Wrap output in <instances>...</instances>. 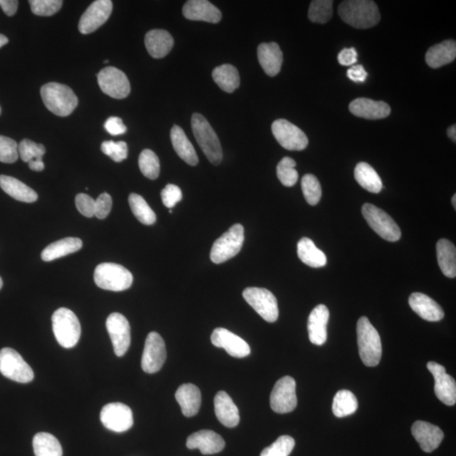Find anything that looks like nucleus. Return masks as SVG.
<instances>
[{
    "mask_svg": "<svg viewBox=\"0 0 456 456\" xmlns=\"http://www.w3.org/2000/svg\"><path fill=\"white\" fill-rule=\"evenodd\" d=\"M257 53L260 64L266 74L272 78L279 74L283 63V53L277 43H261Z\"/></svg>",
    "mask_w": 456,
    "mask_h": 456,
    "instance_id": "nucleus-27",
    "label": "nucleus"
},
{
    "mask_svg": "<svg viewBox=\"0 0 456 456\" xmlns=\"http://www.w3.org/2000/svg\"><path fill=\"white\" fill-rule=\"evenodd\" d=\"M97 81L103 93L112 98L124 99L130 93L127 76L115 67L108 66L99 72Z\"/></svg>",
    "mask_w": 456,
    "mask_h": 456,
    "instance_id": "nucleus-13",
    "label": "nucleus"
},
{
    "mask_svg": "<svg viewBox=\"0 0 456 456\" xmlns=\"http://www.w3.org/2000/svg\"><path fill=\"white\" fill-rule=\"evenodd\" d=\"M18 152L21 160L27 162L33 160H43L46 149L42 144H37L30 139H25L18 144Z\"/></svg>",
    "mask_w": 456,
    "mask_h": 456,
    "instance_id": "nucleus-45",
    "label": "nucleus"
},
{
    "mask_svg": "<svg viewBox=\"0 0 456 456\" xmlns=\"http://www.w3.org/2000/svg\"><path fill=\"white\" fill-rule=\"evenodd\" d=\"M189 449H198L203 455H213L225 448V441L218 433L211 430H201L193 433L187 440Z\"/></svg>",
    "mask_w": 456,
    "mask_h": 456,
    "instance_id": "nucleus-23",
    "label": "nucleus"
},
{
    "mask_svg": "<svg viewBox=\"0 0 456 456\" xmlns=\"http://www.w3.org/2000/svg\"><path fill=\"white\" fill-rule=\"evenodd\" d=\"M277 142L288 151H302L308 147L309 139L304 131L286 120H277L272 126Z\"/></svg>",
    "mask_w": 456,
    "mask_h": 456,
    "instance_id": "nucleus-12",
    "label": "nucleus"
},
{
    "mask_svg": "<svg viewBox=\"0 0 456 456\" xmlns=\"http://www.w3.org/2000/svg\"><path fill=\"white\" fill-rule=\"evenodd\" d=\"M347 78L354 83H364L367 79L368 73L363 65H354L347 70Z\"/></svg>",
    "mask_w": 456,
    "mask_h": 456,
    "instance_id": "nucleus-55",
    "label": "nucleus"
},
{
    "mask_svg": "<svg viewBox=\"0 0 456 456\" xmlns=\"http://www.w3.org/2000/svg\"><path fill=\"white\" fill-rule=\"evenodd\" d=\"M456 57V43L455 40H446L428 49L425 60L428 66L437 69L453 62Z\"/></svg>",
    "mask_w": 456,
    "mask_h": 456,
    "instance_id": "nucleus-30",
    "label": "nucleus"
},
{
    "mask_svg": "<svg viewBox=\"0 0 456 456\" xmlns=\"http://www.w3.org/2000/svg\"><path fill=\"white\" fill-rule=\"evenodd\" d=\"M112 2L110 0H97L85 11L79 22V31L83 34L94 33L110 17Z\"/></svg>",
    "mask_w": 456,
    "mask_h": 456,
    "instance_id": "nucleus-17",
    "label": "nucleus"
},
{
    "mask_svg": "<svg viewBox=\"0 0 456 456\" xmlns=\"http://www.w3.org/2000/svg\"><path fill=\"white\" fill-rule=\"evenodd\" d=\"M76 208L87 218L95 216V200L87 193H78L75 197Z\"/></svg>",
    "mask_w": 456,
    "mask_h": 456,
    "instance_id": "nucleus-52",
    "label": "nucleus"
},
{
    "mask_svg": "<svg viewBox=\"0 0 456 456\" xmlns=\"http://www.w3.org/2000/svg\"><path fill=\"white\" fill-rule=\"evenodd\" d=\"M8 42H9V40L6 37V36L0 34V48H2L3 46H4V45L7 44Z\"/></svg>",
    "mask_w": 456,
    "mask_h": 456,
    "instance_id": "nucleus-59",
    "label": "nucleus"
},
{
    "mask_svg": "<svg viewBox=\"0 0 456 456\" xmlns=\"http://www.w3.org/2000/svg\"><path fill=\"white\" fill-rule=\"evenodd\" d=\"M211 340L212 344L225 349L233 358H245L251 352L250 346L245 340L225 328L215 329Z\"/></svg>",
    "mask_w": 456,
    "mask_h": 456,
    "instance_id": "nucleus-19",
    "label": "nucleus"
},
{
    "mask_svg": "<svg viewBox=\"0 0 456 456\" xmlns=\"http://www.w3.org/2000/svg\"><path fill=\"white\" fill-rule=\"evenodd\" d=\"M183 15L191 21H201L218 23L222 20V12L207 0H189L183 7Z\"/></svg>",
    "mask_w": 456,
    "mask_h": 456,
    "instance_id": "nucleus-21",
    "label": "nucleus"
},
{
    "mask_svg": "<svg viewBox=\"0 0 456 456\" xmlns=\"http://www.w3.org/2000/svg\"><path fill=\"white\" fill-rule=\"evenodd\" d=\"M144 44L150 55L161 58L168 55L174 45L171 35L165 30H152L144 38Z\"/></svg>",
    "mask_w": 456,
    "mask_h": 456,
    "instance_id": "nucleus-29",
    "label": "nucleus"
},
{
    "mask_svg": "<svg viewBox=\"0 0 456 456\" xmlns=\"http://www.w3.org/2000/svg\"><path fill=\"white\" fill-rule=\"evenodd\" d=\"M191 126L193 135L206 157L212 164H220L223 160V149L218 134L212 129L209 122L202 115L193 114Z\"/></svg>",
    "mask_w": 456,
    "mask_h": 456,
    "instance_id": "nucleus-4",
    "label": "nucleus"
},
{
    "mask_svg": "<svg viewBox=\"0 0 456 456\" xmlns=\"http://www.w3.org/2000/svg\"><path fill=\"white\" fill-rule=\"evenodd\" d=\"M112 197L107 193H103L95 201V216L98 219H105L112 210Z\"/></svg>",
    "mask_w": 456,
    "mask_h": 456,
    "instance_id": "nucleus-51",
    "label": "nucleus"
},
{
    "mask_svg": "<svg viewBox=\"0 0 456 456\" xmlns=\"http://www.w3.org/2000/svg\"><path fill=\"white\" fill-rule=\"evenodd\" d=\"M412 433L424 452L431 453L444 440V433L430 423L418 421L412 427Z\"/></svg>",
    "mask_w": 456,
    "mask_h": 456,
    "instance_id": "nucleus-20",
    "label": "nucleus"
},
{
    "mask_svg": "<svg viewBox=\"0 0 456 456\" xmlns=\"http://www.w3.org/2000/svg\"><path fill=\"white\" fill-rule=\"evenodd\" d=\"M53 331L56 340L65 349H72L78 344L81 327L78 316L69 309L60 308L52 316Z\"/></svg>",
    "mask_w": 456,
    "mask_h": 456,
    "instance_id": "nucleus-5",
    "label": "nucleus"
},
{
    "mask_svg": "<svg viewBox=\"0 0 456 456\" xmlns=\"http://www.w3.org/2000/svg\"><path fill=\"white\" fill-rule=\"evenodd\" d=\"M214 408L216 418L224 426L228 428L238 426L240 421L239 410L227 393L221 391L216 395Z\"/></svg>",
    "mask_w": 456,
    "mask_h": 456,
    "instance_id": "nucleus-26",
    "label": "nucleus"
},
{
    "mask_svg": "<svg viewBox=\"0 0 456 456\" xmlns=\"http://www.w3.org/2000/svg\"><path fill=\"white\" fill-rule=\"evenodd\" d=\"M131 211L139 222L144 225H152L156 223L157 216L144 198L137 193H131L129 197Z\"/></svg>",
    "mask_w": 456,
    "mask_h": 456,
    "instance_id": "nucleus-40",
    "label": "nucleus"
},
{
    "mask_svg": "<svg viewBox=\"0 0 456 456\" xmlns=\"http://www.w3.org/2000/svg\"><path fill=\"white\" fill-rule=\"evenodd\" d=\"M105 127L108 133L112 135L123 134L127 130L120 117H111L106 121Z\"/></svg>",
    "mask_w": 456,
    "mask_h": 456,
    "instance_id": "nucleus-53",
    "label": "nucleus"
},
{
    "mask_svg": "<svg viewBox=\"0 0 456 456\" xmlns=\"http://www.w3.org/2000/svg\"><path fill=\"white\" fill-rule=\"evenodd\" d=\"M81 247H83V241L80 238H65L45 248L41 257L44 261H53L78 252Z\"/></svg>",
    "mask_w": 456,
    "mask_h": 456,
    "instance_id": "nucleus-33",
    "label": "nucleus"
},
{
    "mask_svg": "<svg viewBox=\"0 0 456 456\" xmlns=\"http://www.w3.org/2000/svg\"><path fill=\"white\" fill-rule=\"evenodd\" d=\"M437 258L441 272L449 278L456 277V248L448 239L437 243Z\"/></svg>",
    "mask_w": 456,
    "mask_h": 456,
    "instance_id": "nucleus-34",
    "label": "nucleus"
},
{
    "mask_svg": "<svg viewBox=\"0 0 456 456\" xmlns=\"http://www.w3.org/2000/svg\"><path fill=\"white\" fill-rule=\"evenodd\" d=\"M338 62L343 66H351L358 61V53L354 48H344L338 54Z\"/></svg>",
    "mask_w": 456,
    "mask_h": 456,
    "instance_id": "nucleus-54",
    "label": "nucleus"
},
{
    "mask_svg": "<svg viewBox=\"0 0 456 456\" xmlns=\"http://www.w3.org/2000/svg\"><path fill=\"white\" fill-rule=\"evenodd\" d=\"M100 418L103 426L116 433L128 431L134 424L132 410L127 405L120 403L103 406Z\"/></svg>",
    "mask_w": 456,
    "mask_h": 456,
    "instance_id": "nucleus-14",
    "label": "nucleus"
},
{
    "mask_svg": "<svg viewBox=\"0 0 456 456\" xmlns=\"http://www.w3.org/2000/svg\"><path fill=\"white\" fill-rule=\"evenodd\" d=\"M41 96L48 110L60 117L69 116L78 105V98L71 88L60 83L43 85Z\"/></svg>",
    "mask_w": 456,
    "mask_h": 456,
    "instance_id": "nucleus-3",
    "label": "nucleus"
},
{
    "mask_svg": "<svg viewBox=\"0 0 456 456\" xmlns=\"http://www.w3.org/2000/svg\"><path fill=\"white\" fill-rule=\"evenodd\" d=\"M170 137L173 147L179 157L189 165H197L198 158L196 152L183 129L174 125L171 129Z\"/></svg>",
    "mask_w": 456,
    "mask_h": 456,
    "instance_id": "nucleus-32",
    "label": "nucleus"
},
{
    "mask_svg": "<svg viewBox=\"0 0 456 456\" xmlns=\"http://www.w3.org/2000/svg\"><path fill=\"white\" fill-rule=\"evenodd\" d=\"M356 181L366 191L378 193L381 191L383 183L377 171L366 162H360L354 170Z\"/></svg>",
    "mask_w": 456,
    "mask_h": 456,
    "instance_id": "nucleus-36",
    "label": "nucleus"
},
{
    "mask_svg": "<svg viewBox=\"0 0 456 456\" xmlns=\"http://www.w3.org/2000/svg\"><path fill=\"white\" fill-rule=\"evenodd\" d=\"M212 78L218 87L228 93L233 92L240 85V76L237 68L232 65H223L215 68L212 72Z\"/></svg>",
    "mask_w": 456,
    "mask_h": 456,
    "instance_id": "nucleus-37",
    "label": "nucleus"
},
{
    "mask_svg": "<svg viewBox=\"0 0 456 456\" xmlns=\"http://www.w3.org/2000/svg\"><path fill=\"white\" fill-rule=\"evenodd\" d=\"M243 299L265 322H277L279 316L277 299L267 289L248 287L243 292Z\"/></svg>",
    "mask_w": 456,
    "mask_h": 456,
    "instance_id": "nucleus-10",
    "label": "nucleus"
},
{
    "mask_svg": "<svg viewBox=\"0 0 456 456\" xmlns=\"http://www.w3.org/2000/svg\"><path fill=\"white\" fill-rule=\"evenodd\" d=\"M29 169L35 171H43L45 168L43 160H33L28 162Z\"/></svg>",
    "mask_w": 456,
    "mask_h": 456,
    "instance_id": "nucleus-57",
    "label": "nucleus"
},
{
    "mask_svg": "<svg viewBox=\"0 0 456 456\" xmlns=\"http://www.w3.org/2000/svg\"><path fill=\"white\" fill-rule=\"evenodd\" d=\"M452 205L454 206L455 210H456V195H454L452 198Z\"/></svg>",
    "mask_w": 456,
    "mask_h": 456,
    "instance_id": "nucleus-60",
    "label": "nucleus"
},
{
    "mask_svg": "<svg viewBox=\"0 0 456 456\" xmlns=\"http://www.w3.org/2000/svg\"><path fill=\"white\" fill-rule=\"evenodd\" d=\"M139 166L144 177L155 180L160 174L159 158L151 150H144L139 157Z\"/></svg>",
    "mask_w": 456,
    "mask_h": 456,
    "instance_id": "nucleus-41",
    "label": "nucleus"
},
{
    "mask_svg": "<svg viewBox=\"0 0 456 456\" xmlns=\"http://www.w3.org/2000/svg\"><path fill=\"white\" fill-rule=\"evenodd\" d=\"M245 241V229L241 224H235L218 239L211 250V260L215 264H222L236 256L242 250Z\"/></svg>",
    "mask_w": 456,
    "mask_h": 456,
    "instance_id": "nucleus-7",
    "label": "nucleus"
},
{
    "mask_svg": "<svg viewBox=\"0 0 456 456\" xmlns=\"http://www.w3.org/2000/svg\"><path fill=\"white\" fill-rule=\"evenodd\" d=\"M36 456H62V446L55 437L48 433H38L33 438Z\"/></svg>",
    "mask_w": 456,
    "mask_h": 456,
    "instance_id": "nucleus-38",
    "label": "nucleus"
},
{
    "mask_svg": "<svg viewBox=\"0 0 456 456\" xmlns=\"http://www.w3.org/2000/svg\"><path fill=\"white\" fill-rule=\"evenodd\" d=\"M408 301L414 312L427 322H437L445 317V312L441 306L423 293H413Z\"/></svg>",
    "mask_w": 456,
    "mask_h": 456,
    "instance_id": "nucleus-24",
    "label": "nucleus"
},
{
    "mask_svg": "<svg viewBox=\"0 0 456 456\" xmlns=\"http://www.w3.org/2000/svg\"><path fill=\"white\" fill-rule=\"evenodd\" d=\"M101 150L116 162L123 161L128 157V146L124 142H105L102 144Z\"/></svg>",
    "mask_w": 456,
    "mask_h": 456,
    "instance_id": "nucleus-49",
    "label": "nucleus"
},
{
    "mask_svg": "<svg viewBox=\"0 0 456 456\" xmlns=\"http://www.w3.org/2000/svg\"><path fill=\"white\" fill-rule=\"evenodd\" d=\"M297 255L302 263L310 267H323L327 263V255L308 238H302L297 243Z\"/></svg>",
    "mask_w": 456,
    "mask_h": 456,
    "instance_id": "nucleus-35",
    "label": "nucleus"
},
{
    "mask_svg": "<svg viewBox=\"0 0 456 456\" xmlns=\"http://www.w3.org/2000/svg\"><path fill=\"white\" fill-rule=\"evenodd\" d=\"M19 157L18 144L14 139L0 135V161L14 164Z\"/></svg>",
    "mask_w": 456,
    "mask_h": 456,
    "instance_id": "nucleus-48",
    "label": "nucleus"
},
{
    "mask_svg": "<svg viewBox=\"0 0 456 456\" xmlns=\"http://www.w3.org/2000/svg\"><path fill=\"white\" fill-rule=\"evenodd\" d=\"M166 359V351L164 340L157 332L149 333L144 343L142 359V368L144 372L155 373L162 368Z\"/></svg>",
    "mask_w": 456,
    "mask_h": 456,
    "instance_id": "nucleus-15",
    "label": "nucleus"
},
{
    "mask_svg": "<svg viewBox=\"0 0 456 456\" xmlns=\"http://www.w3.org/2000/svg\"><path fill=\"white\" fill-rule=\"evenodd\" d=\"M0 188L7 195L21 202L33 203L38 198L33 189L11 176L0 175Z\"/></svg>",
    "mask_w": 456,
    "mask_h": 456,
    "instance_id": "nucleus-31",
    "label": "nucleus"
},
{
    "mask_svg": "<svg viewBox=\"0 0 456 456\" xmlns=\"http://www.w3.org/2000/svg\"><path fill=\"white\" fill-rule=\"evenodd\" d=\"M332 0H314L309 10V20L314 23L324 24L332 19L333 14Z\"/></svg>",
    "mask_w": 456,
    "mask_h": 456,
    "instance_id": "nucleus-42",
    "label": "nucleus"
},
{
    "mask_svg": "<svg viewBox=\"0 0 456 456\" xmlns=\"http://www.w3.org/2000/svg\"><path fill=\"white\" fill-rule=\"evenodd\" d=\"M447 133H448V137L450 138L451 141L453 142H456V127L455 125L450 126V127L448 129V131H447Z\"/></svg>",
    "mask_w": 456,
    "mask_h": 456,
    "instance_id": "nucleus-58",
    "label": "nucleus"
},
{
    "mask_svg": "<svg viewBox=\"0 0 456 456\" xmlns=\"http://www.w3.org/2000/svg\"><path fill=\"white\" fill-rule=\"evenodd\" d=\"M116 356H123L131 343L130 326L128 319L119 313L111 314L106 322Z\"/></svg>",
    "mask_w": 456,
    "mask_h": 456,
    "instance_id": "nucleus-16",
    "label": "nucleus"
},
{
    "mask_svg": "<svg viewBox=\"0 0 456 456\" xmlns=\"http://www.w3.org/2000/svg\"><path fill=\"white\" fill-rule=\"evenodd\" d=\"M362 213L369 227L378 236L389 242L400 240L401 232L399 226L386 211L369 203H366L362 207Z\"/></svg>",
    "mask_w": 456,
    "mask_h": 456,
    "instance_id": "nucleus-8",
    "label": "nucleus"
},
{
    "mask_svg": "<svg viewBox=\"0 0 456 456\" xmlns=\"http://www.w3.org/2000/svg\"><path fill=\"white\" fill-rule=\"evenodd\" d=\"M175 397L185 417L196 416L200 410L201 393L196 386L184 383L176 391Z\"/></svg>",
    "mask_w": 456,
    "mask_h": 456,
    "instance_id": "nucleus-28",
    "label": "nucleus"
},
{
    "mask_svg": "<svg viewBox=\"0 0 456 456\" xmlns=\"http://www.w3.org/2000/svg\"><path fill=\"white\" fill-rule=\"evenodd\" d=\"M295 446V440L292 437L283 435L262 451L260 456H289Z\"/></svg>",
    "mask_w": 456,
    "mask_h": 456,
    "instance_id": "nucleus-46",
    "label": "nucleus"
},
{
    "mask_svg": "<svg viewBox=\"0 0 456 456\" xmlns=\"http://www.w3.org/2000/svg\"><path fill=\"white\" fill-rule=\"evenodd\" d=\"M352 115L366 120H382L391 115V107L386 102L373 101L368 98H356L349 105Z\"/></svg>",
    "mask_w": 456,
    "mask_h": 456,
    "instance_id": "nucleus-22",
    "label": "nucleus"
},
{
    "mask_svg": "<svg viewBox=\"0 0 456 456\" xmlns=\"http://www.w3.org/2000/svg\"><path fill=\"white\" fill-rule=\"evenodd\" d=\"M31 11L39 16H51L60 10L61 0H31Z\"/></svg>",
    "mask_w": 456,
    "mask_h": 456,
    "instance_id": "nucleus-47",
    "label": "nucleus"
},
{
    "mask_svg": "<svg viewBox=\"0 0 456 456\" xmlns=\"http://www.w3.org/2000/svg\"><path fill=\"white\" fill-rule=\"evenodd\" d=\"M338 12L346 24L358 29H368L381 21L377 4L370 0H346L340 4Z\"/></svg>",
    "mask_w": 456,
    "mask_h": 456,
    "instance_id": "nucleus-1",
    "label": "nucleus"
},
{
    "mask_svg": "<svg viewBox=\"0 0 456 456\" xmlns=\"http://www.w3.org/2000/svg\"><path fill=\"white\" fill-rule=\"evenodd\" d=\"M329 311L326 305L316 306L309 314L308 332L309 341L314 345L322 346L327 340V324Z\"/></svg>",
    "mask_w": 456,
    "mask_h": 456,
    "instance_id": "nucleus-25",
    "label": "nucleus"
},
{
    "mask_svg": "<svg viewBox=\"0 0 456 456\" xmlns=\"http://www.w3.org/2000/svg\"><path fill=\"white\" fill-rule=\"evenodd\" d=\"M2 287H3V281H2V278L0 277V289H1Z\"/></svg>",
    "mask_w": 456,
    "mask_h": 456,
    "instance_id": "nucleus-61",
    "label": "nucleus"
},
{
    "mask_svg": "<svg viewBox=\"0 0 456 456\" xmlns=\"http://www.w3.org/2000/svg\"><path fill=\"white\" fill-rule=\"evenodd\" d=\"M358 399L351 391L341 390L334 397L332 410L337 418H345L356 413L358 410Z\"/></svg>",
    "mask_w": 456,
    "mask_h": 456,
    "instance_id": "nucleus-39",
    "label": "nucleus"
},
{
    "mask_svg": "<svg viewBox=\"0 0 456 456\" xmlns=\"http://www.w3.org/2000/svg\"><path fill=\"white\" fill-rule=\"evenodd\" d=\"M270 403L275 413L285 414L292 412L297 404L295 378L290 376L280 378L270 394Z\"/></svg>",
    "mask_w": 456,
    "mask_h": 456,
    "instance_id": "nucleus-11",
    "label": "nucleus"
},
{
    "mask_svg": "<svg viewBox=\"0 0 456 456\" xmlns=\"http://www.w3.org/2000/svg\"><path fill=\"white\" fill-rule=\"evenodd\" d=\"M359 355L368 367H376L381 362L382 344L377 329L367 317H361L356 324Z\"/></svg>",
    "mask_w": 456,
    "mask_h": 456,
    "instance_id": "nucleus-2",
    "label": "nucleus"
},
{
    "mask_svg": "<svg viewBox=\"0 0 456 456\" xmlns=\"http://www.w3.org/2000/svg\"><path fill=\"white\" fill-rule=\"evenodd\" d=\"M302 191L307 202L316 206L322 196V189L319 180L313 174H306L302 179Z\"/></svg>",
    "mask_w": 456,
    "mask_h": 456,
    "instance_id": "nucleus-43",
    "label": "nucleus"
},
{
    "mask_svg": "<svg viewBox=\"0 0 456 456\" xmlns=\"http://www.w3.org/2000/svg\"><path fill=\"white\" fill-rule=\"evenodd\" d=\"M0 373L4 377L21 383L33 381L34 373L29 364L12 349H3L0 351Z\"/></svg>",
    "mask_w": 456,
    "mask_h": 456,
    "instance_id": "nucleus-9",
    "label": "nucleus"
},
{
    "mask_svg": "<svg viewBox=\"0 0 456 456\" xmlns=\"http://www.w3.org/2000/svg\"><path fill=\"white\" fill-rule=\"evenodd\" d=\"M0 112H1V108H0Z\"/></svg>",
    "mask_w": 456,
    "mask_h": 456,
    "instance_id": "nucleus-62",
    "label": "nucleus"
},
{
    "mask_svg": "<svg viewBox=\"0 0 456 456\" xmlns=\"http://www.w3.org/2000/svg\"><path fill=\"white\" fill-rule=\"evenodd\" d=\"M427 368L435 377V392L438 399L447 405H454L456 403V383L453 377L446 373L444 366L435 362L428 363Z\"/></svg>",
    "mask_w": 456,
    "mask_h": 456,
    "instance_id": "nucleus-18",
    "label": "nucleus"
},
{
    "mask_svg": "<svg viewBox=\"0 0 456 456\" xmlns=\"http://www.w3.org/2000/svg\"><path fill=\"white\" fill-rule=\"evenodd\" d=\"M296 161L291 157H284L277 168V178L284 186L292 187L299 179V174L295 169Z\"/></svg>",
    "mask_w": 456,
    "mask_h": 456,
    "instance_id": "nucleus-44",
    "label": "nucleus"
},
{
    "mask_svg": "<svg viewBox=\"0 0 456 456\" xmlns=\"http://www.w3.org/2000/svg\"><path fill=\"white\" fill-rule=\"evenodd\" d=\"M133 275L123 265L102 263L97 266L94 281L98 287L112 292L127 290L133 283Z\"/></svg>",
    "mask_w": 456,
    "mask_h": 456,
    "instance_id": "nucleus-6",
    "label": "nucleus"
},
{
    "mask_svg": "<svg viewBox=\"0 0 456 456\" xmlns=\"http://www.w3.org/2000/svg\"><path fill=\"white\" fill-rule=\"evenodd\" d=\"M18 4H19V2L16 1V0H0V7L2 8L3 11L6 13L8 16L15 15L18 8Z\"/></svg>",
    "mask_w": 456,
    "mask_h": 456,
    "instance_id": "nucleus-56",
    "label": "nucleus"
},
{
    "mask_svg": "<svg viewBox=\"0 0 456 456\" xmlns=\"http://www.w3.org/2000/svg\"><path fill=\"white\" fill-rule=\"evenodd\" d=\"M161 196L164 205L171 209L182 200L183 193L181 189L177 185L168 184L162 189Z\"/></svg>",
    "mask_w": 456,
    "mask_h": 456,
    "instance_id": "nucleus-50",
    "label": "nucleus"
}]
</instances>
